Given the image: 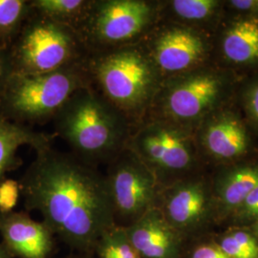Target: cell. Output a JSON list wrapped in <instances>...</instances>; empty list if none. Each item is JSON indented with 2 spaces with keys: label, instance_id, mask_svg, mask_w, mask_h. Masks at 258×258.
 <instances>
[{
  "label": "cell",
  "instance_id": "obj_1",
  "mask_svg": "<svg viewBox=\"0 0 258 258\" xmlns=\"http://www.w3.org/2000/svg\"><path fill=\"white\" fill-rule=\"evenodd\" d=\"M36 154L19 181L26 210L39 212L71 249L93 254L98 240L116 226L105 176L51 146Z\"/></svg>",
  "mask_w": 258,
  "mask_h": 258
},
{
  "label": "cell",
  "instance_id": "obj_2",
  "mask_svg": "<svg viewBox=\"0 0 258 258\" xmlns=\"http://www.w3.org/2000/svg\"><path fill=\"white\" fill-rule=\"evenodd\" d=\"M53 120L56 134L75 156L95 167L117 156L133 131L128 120L91 85L74 93Z\"/></svg>",
  "mask_w": 258,
  "mask_h": 258
},
{
  "label": "cell",
  "instance_id": "obj_3",
  "mask_svg": "<svg viewBox=\"0 0 258 258\" xmlns=\"http://www.w3.org/2000/svg\"><path fill=\"white\" fill-rule=\"evenodd\" d=\"M84 66L93 88L135 128L150 109L163 82L143 45L88 54Z\"/></svg>",
  "mask_w": 258,
  "mask_h": 258
},
{
  "label": "cell",
  "instance_id": "obj_4",
  "mask_svg": "<svg viewBox=\"0 0 258 258\" xmlns=\"http://www.w3.org/2000/svg\"><path fill=\"white\" fill-rule=\"evenodd\" d=\"M90 85L84 61L48 74L12 73L0 92V116L25 125L44 122L74 93Z\"/></svg>",
  "mask_w": 258,
  "mask_h": 258
},
{
  "label": "cell",
  "instance_id": "obj_5",
  "mask_svg": "<svg viewBox=\"0 0 258 258\" xmlns=\"http://www.w3.org/2000/svg\"><path fill=\"white\" fill-rule=\"evenodd\" d=\"M8 54L13 73L41 75L82 63L88 52L75 29L31 11Z\"/></svg>",
  "mask_w": 258,
  "mask_h": 258
},
{
  "label": "cell",
  "instance_id": "obj_6",
  "mask_svg": "<svg viewBox=\"0 0 258 258\" xmlns=\"http://www.w3.org/2000/svg\"><path fill=\"white\" fill-rule=\"evenodd\" d=\"M154 6L144 0H93L75 28L88 54L139 44L153 22Z\"/></svg>",
  "mask_w": 258,
  "mask_h": 258
},
{
  "label": "cell",
  "instance_id": "obj_7",
  "mask_svg": "<svg viewBox=\"0 0 258 258\" xmlns=\"http://www.w3.org/2000/svg\"><path fill=\"white\" fill-rule=\"evenodd\" d=\"M126 147L150 169L161 188L183 181L194 166V145L187 129L167 120L142 121L133 129Z\"/></svg>",
  "mask_w": 258,
  "mask_h": 258
},
{
  "label": "cell",
  "instance_id": "obj_8",
  "mask_svg": "<svg viewBox=\"0 0 258 258\" xmlns=\"http://www.w3.org/2000/svg\"><path fill=\"white\" fill-rule=\"evenodd\" d=\"M225 89L221 76L191 70L164 80L151 104L154 119L186 128L220 101Z\"/></svg>",
  "mask_w": 258,
  "mask_h": 258
},
{
  "label": "cell",
  "instance_id": "obj_9",
  "mask_svg": "<svg viewBox=\"0 0 258 258\" xmlns=\"http://www.w3.org/2000/svg\"><path fill=\"white\" fill-rule=\"evenodd\" d=\"M104 176L116 226L126 228L157 207L161 186L148 166L127 147L107 164Z\"/></svg>",
  "mask_w": 258,
  "mask_h": 258
},
{
  "label": "cell",
  "instance_id": "obj_10",
  "mask_svg": "<svg viewBox=\"0 0 258 258\" xmlns=\"http://www.w3.org/2000/svg\"><path fill=\"white\" fill-rule=\"evenodd\" d=\"M163 78L194 70L205 55L203 39L195 31L181 25H167L157 31L147 43H141Z\"/></svg>",
  "mask_w": 258,
  "mask_h": 258
},
{
  "label": "cell",
  "instance_id": "obj_11",
  "mask_svg": "<svg viewBox=\"0 0 258 258\" xmlns=\"http://www.w3.org/2000/svg\"><path fill=\"white\" fill-rule=\"evenodd\" d=\"M0 235L13 257L48 258L54 249L53 231L27 212L0 214Z\"/></svg>",
  "mask_w": 258,
  "mask_h": 258
},
{
  "label": "cell",
  "instance_id": "obj_12",
  "mask_svg": "<svg viewBox=\"0 0 258 258\" xmlns=\"http://www.w3.org/2000/svg\"><path fill=\"white\" fill-rule=\"evenodd\" d=\"M207 206L203 184L190 180L162 187L157 201V208L182 238L201 222Z\"/></svg>",
  "mask_w": 258,
  "mask_h": 258
},
{
  "label": "cell",
  "instance_id": "obj_13",
  "mask_svg": "<svg viewBox=\"0 0 258 258\" xmlns=\"http://www.w3.org/2000/svg\"><path fill=\"white\" fill-rule=\"evenodd\" d=\"M142 258H180L182 237L155 207L123 228Z\"/></svg>",
  "mask_w": 258,
  "mask_h": 258
},
{
  "label": "cell",
  "instance_id": "obj_14",
  "mask_svg": "<svg viewBox=\"0 0 258 258\" xmlns=\"http://www.w3.org/2000/svg\"><path fill=\"white\" fill-rule=\"evenodd\" d=\"M202 142L212 156L230 160L246 152L248 135L238 118L232 114H222L207 124Z\"/></svg>",
  "mask_w": 258,
  "mask_h": 258
},
{
  "label": "cell",
  "instance_id": "obj_15",
  "mask_svg": "<svg viewBox=\"0 0 258 258\" xmlns=\"http://www.w3.org/2000/svg\"><path fill=\"white\" fill-rule=\"evenodd\" d=\"M23 146H30L37 151L51 146V138L0 116V181L6 178L8 172L21 166L18 150Z\"/></svg>",
  "mask_w": 258,
  "mask_h": 258
},
{
  "label": "cell",
  "instance_id": "obj_16",
  "mask_svg": "<svg viewBox=\"0 0 258 258\" xmlns=\"http://www.w3.org/2000/svg\"><path fill=\"white\" fill-rule=\"evenodd\" d=\"M223 52L235 63L258 62V20L243 19L235 22L224 37Z\"/></svg>",
  "mask_w": 258,
  "mask_h": 258
},
{
  "label": "cell",
  "instance_id": "obj_17",
  "mask_svg": "<svg viewBox=\"0 0 258 258\" xmlns=\"http://www.w3.org/2000/svg\"><path fill=\"white\" fill-rule=\"evenodd\" d=\"M258 185V165L238 166L222 177L218 197L226 210H236Z\"/></svg>",
  "mask_w": 258,
  "mask_h": 258
},
{
  "label": "cell",
  "instance_id": "obj_18",
  "mask_svg": "<svg viewBox=\"0 0 258 258\" xmlns=\"http://www.w3.org/2000/svg\"><path fill=\"white\" fill-rule=\"evenodd\" d=\"M93 0H33L30 6L37 15L75 28L82 21Z\"/></svg>",
  "mask_w": 258,
  "mask_h": 258
},
{
  "label": "cell",
  "instance_id": "obj_19",
  "mask_svg": "<svg viewBox=\"0 0 258 258\" xmlns=\"http://www.w3.org/2000/svg\"><path fill=\"white\" fill-rule=\"evenodd\" d=\"M31 11L30 1L0 0V50H9Z\"/></svg>",
  "mask_w": 258,
  "mask_h": 258
},
{
  "label": "cell",
  "instance_id": "obj_20",
  "mask_svg": "<svg viewBox=\"0 0 258 258\" xmlns=\"http://www.w3.org/2000/svg\"><path fill=\"white\" fill-rule=\"evenodd\" d=\"M93 254L97 258H142L131 245L124 229L118 226L102 234Z\"/></svg>",
  "mask_w": 258,
  "mask_h": 258
},
{
  "label": "cell",
  "instance_id": "obj_21",
  "mask_svg": "<svg viewBox=\"0 0 258 258\" xmlns=\"http://www.w3.org/2000/svg\"><path fill=\"white\" fill-rule=\"evenodd\" d=\"M217 3L214 0H174L169 5L179 19L195 21L208 18Z\"/></svg>",
  "mask_w": 258,
  "mask_h": 258
},
{
  "label": "cell",
  "instance_id": "obj_22",
  "mask_svg": "<svg viewBox=\"0 0 258 258\" xmlns=\"http://www.w3.org/2000/svg\"><path fill=\"white\" fill-rule=\"evenodd\" d=\"M20 195L21 187L19 181L10 178L0 181V214L14 212Z\"/></svg>",
  "mask_w": 258,
  "mask_h": 258
},
{
  "label": "cell",
  "instance_id": "obj_23",
  "mask_svg": "<svg viewBox=\"0 0 258 258\" xmlns=\"http://www.w3.org/2000/svg\"><path fill=\"white\" fill-rule=\"evenodd\" d=\"M235 212L242 221L258 220V185L250 191Z\"/></svg>",
  "mask_w": 258,
  "mask_h": 258
},
{
  "label": "cell",
  "instance_id": "obj_24",
  "mask_svg": "<svg viewBox=\"0 0 258 258\" xmlns=\"http://www.w3.org/2000/svg\"><path fill=\"white\" fill-rule=\"evenodd\" d=\"M220 249L231 258H254L243 247L228 234L222 238L219 245Z\"/></svg>",
  "mask_w": 258,
  "mask_h": 258
},
{
  "label": "cell",
  "instance_id": "obj_25",
  "mask_svg": "<svg viewBox=\"0 0 258 258\" xmlns=\"http://www.w3.org/2000/svg\"><path fill=\"white\" fill-rule=\"evenodd\" d=\"M230 234L241 247L246 249L253 257L258 258V242L254 236L244 231H235Z\"/></svg>",
  "mask_w": 258,
  "mask_h": 258
},
{
  "label": "cell",
  "instance_id": "obj_26",
  "mask_svg": "<svg viewBox=\"0 0 258 258\" xmlns=\"http://www.w3.org/2000/svg\"><path fill=\"white\" fill-rule=\"evenodd\" d=\"M189 258H231L218 245H200L190 253Z\"/></svg>",
  "mask_w": 258,
  "mask_h": 258
},
{
  "label": "cell",
  "instance_id": "obj_27",
  "mask_svg": "<svg viewBox=\"0 0 258 258\" xmlns=\"http://www.w3.org/2000/svg\"><path fill=\"white\" fill-rule=\"evenodd\" d=\"M246 108L251 120L258 125V83H254L246 95Z\"/></svg>",
  "mask_w": 258,
  "mask_h": 258
},
{
  "label": "cell",
  "instance_id": "obj_28",
  "mask_svg": "<svg viewBox=\"0 0 258 258\" xmlns=\"http://www.w3.org/2000/svg\"><path fill=\"white\" fill-rule=\"evenodd\" d=\"M12 73L13 69L10 61L8 51L0 50V92Z\"/></svg>",
  "mask_w": 258,
  "mask_h": 258
},
{
  "label": "cell",
  "instance_id": "obj_29",
  "mask_svg": "<svg viewBox=\"0 0 258 258\" xmlns=\"http://www.w3.org/2000/svg\"><path fill=\"white\" fill-rule=\"evenodd\" d=\"M231 6L238 10H249L255 8V1L253 0H234L231 1Z\"/></svg>",
  "mask_w": 258,
  "mask_h": 258
},
{
  "label": "cell",
  "instance_id": "obj_30",
  "mask_svg": "<svg viewBox=\"0 0 258 258\" xmlns=\"http://www.w3.org/2000/svg\"><path fill=\"white\" fill-rule=\"evenodd\" d=\"M0 258H13L9 250L6 249V247L2 243H0Z\"/></svg>",
  "mask_w": 258,
  "mask_h": 258
},
{
  "label": "cell",
  "instance_id": "obj_31",
  "mask_svg": "<svg viewBox=\"0 0 258 258\" xmlns=\"http://www.w3.org/2000/svg\"><path fill=\"white\" fill-rule=\"evenodd\" d=\"M255 8L258 10V1H255Z\"/></svg>",
  "mask_w": 258,
  "mask_h": 258
},
{
  "label": "cell",
  "instance_id": "obj_32",
  "mask_svg": "<svg viewBox=\"0 0 258 258\" xmlns=\"http://www.w3.org/2000/svg\"><path fill=\"white\" fill-rule=\"evenodd\" d=\"M257 231H258V223H257Z\"/></svg>",
  "mask_w": 258,
  "mask_h": 258
}]
</instances>
